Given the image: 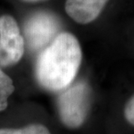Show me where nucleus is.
I'll return each mask as SVG.
<instances>
[{"instance_id": "nucleus-1", "label": "nucleus", "mask_w": 134, "mask_h": 134, "mask_svg": "<svg viewBox=\"0 0 134 134\" xmlns=\"http://www.w3.org/2000/svg\"><path fill=\"white\" fill-rule=\"evenodd\" d=\"M82 61V50L76 36L62 32L39 55L36 77L44 89L56 92L70 86Z\"/></svg>"}, {"instance_id": "nucleus-2", "label": "nucleus", "mask_w": 134, "mask_h": 134, "mask_svg": "<svg viewBox=\"0 0 134 134\" xmlns=\"http://www.w3.org/2000/svg\"><path fill=\"white\" fill-rule=\"evenodd\" d=\"M90 105V89L84 81H78L64 91L58 99L59 117L65 126L79 127L84 123Z\"/></svg>"}, {"instance_id": "nucleus-3", "label": "nucleus", "mask_w": 134, "mask_h": 134, "mask_svg": "<svg viewBox=\"0 0 134 134\" xmlns=\"http://www.w3.org/2000/svg\"><path fill=\"white\" fill-rule=\"evenodd\" d=\"M24 52V40L16 20L9 15L0 16V64H16Z\"/></svg>"}, {"instance_id": "nucleus-4", "label": "nucleus", "mask_w": 134, "mask_h": 134, "mask_svg": "<svg viewBox=\"0 0 134 134\" xmlns=\"http://www.w3.org/2000/svg\"><path fill=\"white\" fill-rule=\"evenodd\" d=\"M58 31V23L52 15L39 12L28 19L24 24V36L28 46L39 50L46 46Z\"/></svg>"}, {"instance_id": "nucleus-5", "label": "nucleus", "mask_w": 134, "mask_h": 134, "mask_svg": "<svg viewBox=\"0 0 134 134\" xmlns=\"http://www.w3.org/2000/svg\"><path fill=\"white\" fill-rule=\"evenodd\" d=\"M109 0H66L65 12L78 24H87L98 18Z\"/></svg>"}, {"instance_id": "nucleus-6", "label": "nucleus", "mask_w": 134, "mask_h": 134, "mask_svg": "<svg viewBox=\"0 0 134 134\" xmlns=\"http://www.w3.org/2000/svg\"><path fill=\"white\" fill-rule=\"evenodd\" d=\"M14 92L13 81L0 68V112L6 109L8 98Z\"/></svg>"}, {"instance_id": "nucleus-7", "label": "nucleus", "mask_w": 134, "mask_h": 134, "mask_svg": "<svg viewBox=\"0 0 134 134\" xmlns=\"http://www.w3.org/2000/svg\"><path fill=\"white\" fill-rule=\"evenodd\" d=\"M0 134H51V132L44 125L32 124L21 129L0 128Z\"/></svg>"}, {"instance_id": "nucleus-8", "label": "nucleus", "mask_w": 134, "mask_h": 134, "mask_svg": "<svg viewBox=\"0 0 134 134\" xmlns=\"http://www.w3.org/2000/svg\"><path fill=\"white\" fill-rule=\"evenodd\" d=\"M125 117L132 125H134V95L130 99L125 107Z\"/></svg>"}, {"instance_id": "nucleus-9", "label": "nucleus", "mask_w": 134, "mask_h": 134, "mask_svg": "<svg viewBox=\"0 0 134 134\" xmlns=\"http://www.w3.org/2000/svg\"><path fill=\"white\" fill-rule=\"evenodd\" d=\"M22 1L26 2V3H38V2L44 1V0H22Z\"/></svg>"}]
</instances>
